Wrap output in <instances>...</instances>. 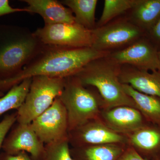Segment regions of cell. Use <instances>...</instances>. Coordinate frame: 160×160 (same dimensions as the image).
Masks as SVG:
<instances>
[{"mask_svg":"<svg viewBox=\"0 0 160 160\" xmlns=\"http://www.w3.org/2000/svg\"><path fill=\"white\" fill-rule=\"evenodd\" d=\"M25 12L29 13V10L24 8H12L9 4L8 0H0V17L15 12Z\"/></svg>","mask_w":160,"mask_h":160,"instance_id":"cell-25","label":"cell"},{"mask_svg":"<svg viewBox=\"0 0 160 160\" xmlns=\"http://www.w3.org/2000/svg\"><path fill=\"white\" fill-rule=\"evenodd\" d=\"M45 145L38 137L31 124L18 123L6 136L2 149L4 152L12 155L25 152L29 153L33 160H40L44 153Z\"/></svg>","mask_w":160,"mask_h":160,"instance_id":"cell-11","label":"cell"},{"mask_svg":"<svg viewBox=\"0 0 160 160\" xmlns=\"http://www.w3.org/2000/svg\"><path fill=\"white\" fill-rule=\"evenodd\" d=\"M125 136L128 146L146 159L154 160L160 156V126L148 122Z\"/></svg>","mask_w":160,"mask_h":160,"instance_id":"cell-14","label":"cell"},{"mask_svg":"<svg viewBox=\"0 0 160 160\" xmlns=\"http://www.w3.org/2000/svg\"><path fill=\"white\" fill-rule=\"evenodd\" d=\"M99 119L110 129L124 135L136 131L148 122L137 109L129 106L103 109Z\"/></svg>","mask_w":160,"mask_h":160,"instance_id":"cell-12","label":"cell"},{"mask_svg":"<svg viewBox=\"0 0 160 160\" xmlns=\"http://www.w3.org/2000/svg\"><path fill=\"white\" fill-rule=\"evenodd\" d=\"M121 66L108 57L91 61L75 76L86 86L96 89L104 104V109L119 106L136 108L134 102L124 91L120 82Z\"/></svg>","mask_w":160,"mask_h":160,"instance_id":"cell-3","label":"cell"},{"mask_svg":"<svg viewBox=\"0 0 160 160\" xmlns=\"http://www.w3.org/2000/svg\"><path fill=\"white\" fill-rule=\"evenodd\" d=\"M138 2V0H105L102 14L96 23V28L104 26L126 14Z\"/></svg>","mask_w":160,"mask_h":160,"instance_id":"cell-21","label":"cell"},{"mask_svg":"<svg viewBox=\"0 0 160 160\" xmlns=\"http://www.w3.org/2000/svg\"><path fill=\"white\" fill-rule=\"evenodd\" d=\"M158 49L146 36L124 49L112 52L108 57L120 65H129L141 70H158Z\"/></svg>","mask_w":160,"mask_h":160,"instance_id":"cell-10","label":"cell"},{"mask_svg":"<svg viewBox=\"0 0 160 160\" xmlns=\"http://www.w3.org/2000/svg\"><path fill=\"white\" fill-rule=\"evenodd\" d=\"M44 45L28 28L0 25V80L19 73Z\"/></svg>","mask_w":160,"mask_h":160,"instance_id":"cell-2","label":"cell"},{"mask_svg":"<svg viewBox=\"0 0 160 160\" xmlns=\"http://www.w3.org/2000/svg\"><path fill=\"white\" fill-rule=\"evenodd\" d=\"M4 93L3 92H0V98L2 97L4 95Z\"/></svg>","mask_w":160,"mask_h":160,"instance_id":"cell-29","label":"cell"},{"mask_svg":"<svg viewBox=\"0 0 160 160\" xmlns=\"http://www.w3.org/2000/svg\"><path fill=\"white\" fill-rule=\"evenodd\" d=\"M146 37L150 41L158 51L160 50V19L157 24L146 34Z\"/></svg>","mask_w":160,"mask_h":160,"instance_id":"cell-24","label":"cell"},{"mask_svg":"<svg viewBox=\"0 0 160 160\" xmlns=\"http://www.w3.org/2000/svg\"><path fill=\"white\" fill-rule=\"evenodd\" d=\"M40 160H73L68 138L45 145L44 153Z\"/></svg>","mask_w":160,"mask_h":160,"instance_id":"cell-22","label":"cell"},{"mask_svg":"<svg viewBox=\"0 0 160 160\" xmlns=\"http://www.w3.org/2000/svg\"><path fill=\"white\" fill-rule=\"evenodd\" d=\"M59 98L67 112L69 132L88 121L99 119L104 109L102 99L96 89L84 86L75 75L66 78Z\"/></svg>","mask_w":160,"mask_h":160,"instance_id":"cell-4","label":"cell"},{"mask_svg":"<svg viewBox=\"0 0 160 160\" xmlns=\"http://www.w3.org/2000/svg\"><path fill=\"white\" fill-rule=\"evenodd\" d=\"M27 3L26 7L29 13L39 14L45 24H72L75 23L74 15L60 1L56 0H23Z\"/></svg>","mask_w":160,"mask_h":160,"instance_id":"cell-15","label":"cell"},{"mask_svg":"<svg viewBox=\"0 0 160 160\" xmlns=\"http://www.w3.org/2000/svg\"><path fill=\"white\" fill-rule=\"evenodd\" d=\"M119 78L122 84L137 91L160 98V73L158 70H141L129 65H121Z\"/></svg>","mask_w":160,"mask_h":160,"instance_id":"cell-13","label":"cell"},{"mask_svg":"<svg viewBox=\"0 0 160 160\" xmlns=\"http://www.w3.org/2000/svg\"><path fill=\"white\" fill-rule=\"evenodd\" d=\"M16 122V112L6 115L0 122V149H2L3 142L7 133Z\"/></svg>","mask_w":160,"mask_h":160,"instance_id":"cell-23","label":"cell"},{"mask_svg":"<svg viewBox=\"0 0 160 160\" xmlns=\"http://www.w3.org/2000/svg\"><path fill=\"white\" fill-rule=\"evenodd\" d=\"M128 145L111 144L70 147L73 160H118Z\"/></svg>","mask_w":160,"mask_h":160,"instance_id":"cell-17","label":"cell"},{"mask_svg":"<svg viewBox=\"0 0 160 160\" xmlns=\"http://www.w3.org/2000/svg\"><path fill=\"white\" fill-rule=\"evenodd\" d=\"M68 140L71 147L111 144L128 145L126 136L110 129L99 119L90 120L69 131Z\"/></svg>","mask_w":160,"mask_h":160,"instance_id":"cell-9","label":"cell"},{"mask_svg":"<svg viewBox=\"0 0 160 160\" xmlns=\"http://www.w3.org/2000/svg\"><path fill=\"white\" fill-rule=\"evenodd\" d=\"M0 160H33L25 152H21L17 154H8L3 152L0 153Z\"/></svg>","mask_w":160,"mask_h":160,"instance_id":"cell-27","label":"cell"},{"mask_svg":"<svg viewBox=\"0 0 160 160\" xmlns=\"http://www.w3.org/2000/svg\"><path fill=\"white\" fill-rule=\"evenodd\" d=\"M92 47L98 51L111 52L124 49L146 36L125 15L93 30Z\"/></svg>","mask_w":160,"mask_h":160,"instance_id":"cell-6","label":"cell"},{"mask_svg":"<svg viewBox=\"0 0 160 160\" xmlns=\"http://www.w3.org/2000/svg\"><path fill=\"white\" fill-rule=\"evenodd\" d=\"M154 160H160V156H159V157H158L156 158Z\"/></svg>","mask_w":160,"mask_h":160,"instance_id":"cell-30","label":"cell"},{"mask_svg":"<svg viewBox=\"0 0 160 160\" xmlns=\"http://www.w3.org/2000/svg\"><path fill=\"white\" fill-rule=\"evenodd\" d=\"M33 33L45 45L78 48L92 47L93 43V30L76 23L45 24Z\"/></svg>","mask_w":160,"mask_h":160,"instance_id":"cell-7","label":"cell"},{"mask_svg":"<svg viewBox=\"0 0 160 160\" xmlns=\"http://www.w3.org/2000/svg\"><path fill=\"white\" fill-rule=\"evenodd\" d=\"M66 78L38 76L32 78L24 102L17 109V122L30 124L51 106L65 87Z\"/></svg>","mask_w":160,"mask_h":160,"instance_id":"cell-5","label":"cell"},{"mask_svg":"<svg viewBox=\"0 0 160 160\" xmlns=\"http://www.w3.org/2000/svg\"><path fill=\"white\" fill-rule=\"evenodd\" d=\"M60 2L68 6L74 13L75 23L89 30L95 29L97 0H63Z\"/></svg>","mask_w":160,"mask_h":160,"instance_id":"cell-19","label":"cell"},{"mask_svg":"<svg viewBox=\"0 0 160 160\" xmlns=\"http://www.w3.org/2000/svg\"><path fill=\"white\" fill-rule=\"evenodd\" d=\"M30 124L38 137L45 145L68 138L67 112L59 97Z\"/></svg>","mask_w":160,"mask_h":160,"instance_id":"cell-8","label":"cell"},{"mask_svg":"<svg viewBox=\"0 0 160 160\" xmlns=\"http://www.w3.org/2000/svg\"><path fill=\"white\" fill-rule=\"evenodd\" d=\"M158 54L159 63V68L158 69V71L160 73V50L158 51Z\"/></svg>","mask_w":160,"mask_h":160,"instance_id":"cell-28","label":"cell"},{"mask_svg":"<svg viewBox=\"0 0 160 160\" xmlns=\"http://www.w3.org/2000/svg\"><path fill=\"white\" fill-rule=\"evenodd\" d=\"M118 160H148L142 157L132 147L127 146Z\"/></svg>","mask_w":160,"mask_h":160,"instance_id":"cell-26","label":"cell"},{"mask_svg":"<svg viewBox=\"0 0 160 160\" xmlns=\"http://www.w3.org/2000/svg\"><path fill=\"white\" fill-rule=\"evenodd\" d=\"M125 15L146 34L160 19V0H138Z\"/></svg>","mask_w":160,"mask_h":160,"instance_id":"cell-16","label":"cell"},{"mask_svg":"<svg viewBox=\"0 0 160 160\" xmlns=\"http://www.w3.org/2000/svg\"><path fill=\"white\" fill-rule=\"evenodd\" d=\"M32 78L23 80L0 98V116L13 109H18L24 102L29 92Z\"/></svg>","mask_w":160,"mask_h":160,"instance_id":"cell-20","label":"cell"},{"mask_svg":"<svg viewBox=\"0 0 160 160\" xmlns=\"http://www.w3.org/2000/svg\"><path fill=\"white\" fill-rule=\"evenodd\" d=\"M109 53L92 47L70 48L44 45L19 73L9 79L0 80V92L9 91L28 78L38 76L66 78L75 75L89 62L107 56Z\"/></svg>","mask_w":160,"mask_h":160,"instance_id":"cell-1","label":"cell"},{"mask_svg":"<svg viewBox=\"0 0 160 160\" xmlns=\"http://www.w3.org/2000/svg\"><path fill=\"white\" fill-rule=\"evenodd\" d=\"M122 86L146 121L160 126V98L140 92L129 85L122 84Z\"/></svg>","mask_w":160,"mask_h":160,"instance_id":"cell-18","label":"cell"}]
</instances>
